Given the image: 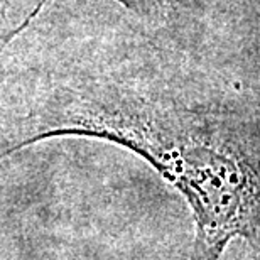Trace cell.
<instances>
[{"label":"cell","instance_id":"3","mask_svg":"<svg viewBox=\"0 0 260 260\" xmlns=\"http://www.w3.org/2000/svg\"><path fill=\"white\" fill-rule=\"evenodd\" d=\"M7 10H9V2L7 0H0V43H2L5 36L10 32Z\"/></svg>","mask_w":260,"mask_h":260},{"label":"cell","instance_id":"2","mask_svg":"<svg viewBox=\"0 0 260 260\" xmlns=\"http://www.w3.org/2000/svg\"><path fill=\"white\" fill-rule=\"evenodd\" d=\"M49 0H38V4H36V7L30 10V14L25 15V19L20 22L17 27L10 29V32L5 36L4 41L0 43V54H2V51L7 48V46L12 43V39H15L17 36L22 32V30L27 27V25L32 22V20L38 17L41 10L44 9V5L48 4ZM120 5H123L125 9H128L130 12L134 14H139V15H145V17H150V15H160L164 14L166 10L169 9V5L173 0H115Z\"/></svg>","mask_w":260,"mask_h":260},{"label":"cell","instance_id":"1","mask_svg":"<svg viewBox=\"0 0 260 260\" xmlns=\"http://www.w3.org/2000/svg\"><path fill=\"white\" fill-rule=\"evenodd\" d=\"M120 144L173 183L193 208V260H218L260 223V147L225 123L110 76L75 68L32 83L24 108L0 122V159L51 137Z\"/></svg>","mask_w":260,"mask_h":260}]
</instances>
